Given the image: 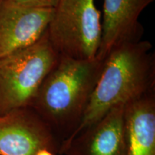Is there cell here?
<instances>
[{
	"label": "cell",
	"instance_id": "obj_1",
	"mask_svg": "<svg viewBox=\"0 0 155 155\" xmlns=\"http://www.w3.org/2000/svg\"><path fill=\"white\" fill-rule=\"evenodd\" d=\"M152 48L150 42L139 40L120 45L108 53L80 124L62 144L100 120L114 106L154 91Z\"/></svg>",
	"mask_w": 155,
	"mask_h": 155
},
{
	"label": "cell",
	"instance_id": "obj_2",
	"mask_svg": "<svg viewBox=\"0 0 155 155\" xmlns=\"http://www.w3.org/2000/svg\"><path fill=\"white\" fill-rule=\"evenodd\" d=\"M104 60L60 55L32 106L61 141L80 124L101 72Z\"/></svg>",
	"mask_w": 155,
	"mask_h": 155
},
{
	"label": "cell",
	"instance_id": "obj_3",
	"mask_svg": "<svg viewBox=\"0 0 155 155\" xmlns=\"http://www.w3.org/2000/svg\"><path fill=\"white\" fill-rule=\"evenodd\" d=\"M59 56L46 32L35 44L0 59V116L32 107Z\"/></svg>",
	"mask_w": 155,
	"mask_h": 155
},
{
	"label": "cell",
	"instance_id": "obj_4",
	"mask_svg": "<svg viewBox=\"0 0 155 155\" xmlns=\"http://www.w3.org/2000/svg\"><path fill=\"white\" fill-rule=\"evenodd\" d=\"M47 33L60 55L94 60L102 38L101 12L95 0H59Z\"/></svg>",
	"mask_w": 155,
	"mask_h": 155
},
{
	"label": "cell",
	"instance_id": "obj_5",
	"mask_svg": "<svg viewBox=\"0 0 155 155\" xmlns=\"http://www.w3.org/2000/svg\"><path fill=\"white\" fill-rule=\"evenodd\" d=\"M61 141L31 107L0 116V155H35L47 149L59 153Z\"/></svg>",
	"mask_w": 155,
	"mask_h": 155
},
{
	"label": "cell",
	"instance_id": "obj_6",
	"mask_svg": "<svg viewBox=\"0 0 155 155\" xmlns=\"http://www.w3.org/2000/svg\"><path fill=\"white\" fill-rule=\"evenodd\" d=\"M54 8L0 5V59L32 45L47 32Z\"/></svg>",
	"mask_w": 155,
	"mask_h": 155
},
{
	"label": "cell",
	"instance_id": "obj_7",
	"mask_svg": "<svg viewBox=\"0 0 155 155\" xmlns=\"http://www.w3.org/2000/svg\"><path fill=\"white\" fill-rule=\"evenodd\" d=\"M125 104L114 106L94 124L61 145V155H128L124 110Z\"/></svg>",
	"mask_w": 155,
	"mask_h": 155
},
{
	"label": "cell",
	"instance_id": "obj_8",
	"mask_svg": "<svg viewBox=\"0 0 155 155\" xmlns=\"http://www.w3.org/2000/svg\"><path fill=\"white\" fill-rule=\"evenodd\" d=\"M154 0H104L102 38L97 58L104 60L116 46L141 40V12Z\"/></svg>",
	"mask_w": 155,
	"mask_h": 155
},
{
	"label": "cell",
	"instance_id": "obj_9",
	"mask_svg": "<svg viewBox=\"0 0 155 155\" xmlns=\"http://www.w3.org/2000/svg\"><path fill=\"white\" fill-rule=\"evenodd\" d=\"M124 124L128 155H155L154 91L126 103Z\"/></svg>",
	"mask_w": 155,
	"mask_h": 155
},
{
	"label": "cell",
	"instance_id": "obj_10",
	"mask_svg": "<svg viewBox=\"0 0 155 155\" xmlns=\"http://www.w3.org/2000/svg\"><path fill=\"white\" fill-rule=\"evenodd\" d=\"M13 5L38 8H55L59 0H6Z\"/></svg>",
	"mask_w": 155,
	"mask_h": 155
},
{
	"label": "cell",
	"instance_id": "obj_11",
	"mask_svg": "<svg viewBox=\"0 0 155 155\" xmlns=\"http://www.w3.org/2000/svg\"><path fill=\"white\" fill-rule=\"evenodd\" d=\"M35 155H57L55 153L52 152L47 149H41V150H39L38 152L35 153Z\"/></svg>",
	"mask_w": 155,
	"mask_h": 155
},
{
	"label": "cell",
	"instance_id": "obj_12",
	"mask_svg": "<svg viewBox=\"0 0 155 155\" xmlns=\"http://www.w3.org/2000/svg\"><path fill=\"white\" fill-rule=\"evenodd\" d=\"M5 1V0H0V5H1Z\"/></svg>",
	"mask_w": 155,
	"mask_h": 155
}]
</instances>
